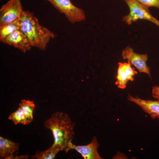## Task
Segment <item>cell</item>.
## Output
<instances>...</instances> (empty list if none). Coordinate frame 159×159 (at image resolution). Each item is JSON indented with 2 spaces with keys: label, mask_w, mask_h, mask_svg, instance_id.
Masks as SVG:
<instances>
[{
  "label": "cell",
  "mask_w": 159,
  "mask_h": 159,
  "mask_svg": "<svg viewBox=\"0 0 159 159\" xmlns=\"http://www.w3.org/2000/svg\"><path fill=\"white\" fill-rule=\"evenodd\" d=\"M136 0L148 8L154 7L159 9V0Z\"/></svg>",
  "instance_id": "obj_16"
},
{
  "label": "cell",
  "mask_w": 159,
  "mask_h": 159,
  "mask_svg": "<svg viewBox=\"0 0 159 159\" xmlns=\"http://www.w3.org/2000/svg\"><path fill=\"white\" fill-rule=\"evenodd\" d=\"M19 21L20 29L26 36L32 46L45 50L50 40L55 37L52 32L39 24L32 12L24 10Z\"/></svg>",
  "instance_id": "obj_2"
},
{
  "label": "cell",
  "mask_w": 159,
  "mask_h": 159,
  "mask_svg": "<svg viewBox=\"0 0 159 159\" xmlns=\"http://www.w3.org/2000/svg\"><path fill=\"white\" fill-rule=\"evenodd\" d=\"M19 106L22 110L28 124H29L33 119V113L35 107L34 102L23 100L19 103Z\"/></svg>",
  "instance_id": "obj_12"
},
{
  "label": "cell",
  "mask_w": 159,
  "mask_h": 159,
  "mask_svg": "<svg viewBox=\"0 0 159 159\" xmlns=\"http://www.w3.org/2000/svg\"><path fill=\"white\" fill-rule=\"evenodd\" d=\"M123 0V1H124L125 0Z\"/></svg>",
  "instance_id": "obj_19"
},
{
  "label": "cell",
  "mask_w": 159,
  "mask_h": 159,
  "mask_svg": "<svg viewBox=\"0 0 159 159\" xmlns=\"http://www.w3.org/2000/svg\"><path fill=\"white\" fill-rule=\"evenodd\" d=\"M158 118L159 119V116L158 117Z\"/></svg>",
  "instance_id": "obj_18"
},
{
  "label": "cell",
  "mask_w": 159,
  "mask_h": 159,
  "mask_svg": "<svg viewBox=\"0 0 159 159\" xmlns=\"http://www.w3.org/2000/svg\"><path fill=\"white\" fill-rule=\"evenodd\" d=\"M60 151L58 149L52 146L45 151H38L34 155H32L31 159H54L57 153Z\"/></svg>",
  "instance_id": "obj_14"
},
{
  "label": "cell",
  "mask_w": 159,
  "mask_h": 159,
  "mask_svg": "<svg viewBox=\"0 0 159 159\" xmlns=\"http://www.w3.org/2000/svg\"><path fill=\"white\" fill-rule=\"evenodd\" d=\"M131 65V63L128 62H118L116 76L117 80L115 82V85L118 88L125 89L128 81H132L134 80V77L138 73Z\"/></svg>",
  "instance_id": "obj_7"
},
{
  "label": "cell",
  "mask_w": 159,
  "mask_h": 159,
  "mask_svg": "<svg viewBox=\"0 0 159 159\" xmlns=\"http://www.w3.org/2000/svg\"><path fill=\"white\" fill-rule=\"evenodd\" d=\"M0 41L14 47L24 53L29 50L32 47L26 36L20 29L15 31Z\"/></svg>",
  "instance_id": "obj_8"
},
{
  "label": "cell",
  "mask_w": 159,
  "mask_h": 159,
  "mask_svg": "<svg viewBox=\"0 0 159 159\" xmlns=\"http://www.w3.org/2000/svg\"><path fill=\"white\" fill-rule=\"evenodd\" d=\"M23 11L20 0H9L0 9V26L19 20Z\"/></svg>",
  "instance_id": "obj_5"
},
{
  "label": "cell",
  "mask_w": 159,
  "mask_h": 159,
  "mask_svg": "<svg viewBox=\"0 0 159 159\" xmlns=\"http://www.w3.org/2000/svg\"><path fill=\"white\" fill-rule=\"evenodd\" d=\"M121 56L123 59H127V62L133 65L140 73H146L151 78L149 67L146 64L148 59L147 54L137 53L134 52L132 48L128 46L122 50Z\"/></svg>",
  "instance_id": "obj_6"
},
{
  "label": "cell",
  "mask_w": 159,
  "mask_h": 159,
  "mask_svg": "<svg viewBox=\"0 0 159 159\" xmlns=\"http://www.w3.org/2000/svg\"><path fill=\"white\" fill-rule=\"evenodd\" d=\"M44 125L52 133L54 141L52 146L60 151L67 152L74 137L75 126V123L68 114L63 112H54L45 121Z\"/></svg>",
  "instance_id": "obj_1"
},
{
  "label": "cell",
  "mask_w": 159,
  "mask_h": 159,
  "mask_svg": "<svg viewBox=\"0 0 159 159\" xmlns=\"http://www.w3.org/2000/svg\"><path fill=\"white\" fill-rule=\"evenodd\" d=\"M127 100L140 107L143 110L148 114L151 118L154 120L159 116V101L143 100L136 97H134L129 94Z\"/></svg>",
  "instance_id": "obj_10"
},
{
  "label": "cell",
  "mask_w": 159,
  "mask_h": 159,
  "mask_svg": "<svg viewBox=\"0 0 159 159\" xmlns=\"http://www.w3.org/2000/svg\"><path fill=\"white\" fill-rule=\"evenodd\" d=\"M9 119L11 120L16 125L19 123L23 125L28 124L22 110L19 107L16 111L10 114Z\"/></svg>",
  "instance_id": "obj_15"
},
{
  "label": "cell",
  "mask_w": 159,
  "mask_h": 159,
  "mask_svg": "<svg viewBox=\"0 0 159 159\" xmlns=\"http://www.w3.org/2000/svg\"><path fill=\"white\" fill-rule=\"evenodd\" d=\"M20 29L19 20L0 26V41H1L15 31Z\"/></svg>",
  "instance_id": "obj_13"
},
{
  "label": "cell",
  "mask_w": 159,
  "mask_h": 159,
  "mask_svg": "<svg viewBox=\"0 0 159 159\" xmlns=\"http://www.w3.org/2000/svg\"><path fill=\"white\" fill-rule=\"evenodd\" d=\"M19 143H15L6 138L0 137V156L1 158L13 159L15 153L18 151Z\"/></svg>",
  "instance_id": "obj_11"
},
{
  "label": "cell",
  "mask_w": 159,
  "mask_h": 159,
  "mask_svg": "<svg viewBox=\"0 0 159 159\" xmlns=\"http://www.w3.org/2000/svg\"><path fill=\"white\" fill-rule=\"evenodd\" d=\"M152 95L153 97L159 101V86H155L153 87Z\"/></svg>",
  "instance_id": "obj_17"
},
{
  "label": "cell",
  "mask_w": 159,
  "mask_h": 159,
  "mask_svg": "<svg viewBox=\"0 0 159 159\" xmlns=\"http://www.w3.org/2000/svg\"><path fill=\"white\" fill-rule=\"evenodd\" d=\"M99 146L96 137L94 136L91 142L86 145H78L71 143L69 146V150H75L84 159H102L97 151Z\"/></svg>",
  "instance_id": "obj_9"
},
{
  "label": "cell",
  "mask_w": 159,
  "mask_h": 159,
  "mask_svg": "<svg viewBox=\"0 0 159 159\" xmlns=\"http://www.w3.org/2000/svg\"><path fill=\"white\" fill-rule=\"evenodd\" d=\"M130 10L129 13L122 17V20L130 25L139 19L148 21L159 28V20L150 14L149 8L136 0H125Z\"/></svg>",
  "instance_id": "obj_3"
},
{
  "label": "cell",
  "mask_w": 159,
  "mask_h": 159,
  "mask_svg": "<svg viewBox=\"0 0 159 159\" xmlns=\"http://www.w3.org/2000/svg\"><path fill=\"white\" fill-rule=\"evenodd\" d=\"M49 1L60 13L64 15L68 21L74 24L85 20V13L71 2V0H44Z\"/></svg>",
  "instance_id": "obj_4"
}]
</instances>
